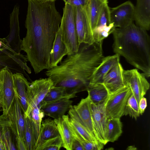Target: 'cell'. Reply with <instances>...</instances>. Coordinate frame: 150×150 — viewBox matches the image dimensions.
<instances>
[{
  "label": "cell",
  "instance_id": "obj_23",
  "mask_svg": "<svg viewBox=\"0 0 150 150\" xmlns=\"http://www.w3.org/2000/svg\"><path fill=\"white\" fill-rule=\"evenodd\" d=\"M59 135L54 120L48 118L42 121L40 133L36 142L35 150L38 145L44 141Z\"/></svg>",
  "mask_w": 150,
  "mask_h": 150
},
{
  "label": "cell",
  "instance_id": "obj_13",
  "mask_svg": "<svg viewBox=\"0 0 150 150\" xmlns=\"http://www.w3.org/2000/svg\"><path fill=\"white\" fill-rule=\"evenodd\" d=\"M14 89V98L7 115L11 122L10 129L15 136V139H22L24 140L25 117L19 103L15 86Z\"/></svg>",
  "mask_w": 150,
  "mask_h": 150
},
{
  "label": "cell",
  "instance_id": "obj_39",
  "mask_svg": "<svg viewBox=\"0 0 150 150\" xmlns=\"http://www.w3.org/2000/svg\"><path fill=\"white\" fill-rule=\"evenodd\" d=\"M38 1H40V2H47L48 1H50V0H36Z\"/></svg>",
  "mask_w": 150,
  "mask_h": 150
},
{
  "label": "cell",
  "instance_id": "obj_29",
  "mask_svg": "<svg viewBox=\"0 0 150 150\" xmlns=\"http://www.w3.org/2000/svg\"><path fill=\"white\" fill-rule=\"evenodd\" d=\"M140 115L139 103L134 95L132 93L127 99L122 116L128 115L136 120Z\"/></svg>",
  "mask_w": 150,
  "mask_h": 150
},
{
  "label": "cell",
  "instance_id": "obj_33",
  "mask_svg": "<svg viewBox=\"0 0 150 150\" xmlns=\"http://www.w3.org/2000/svg\"><path fill=\"white\" fill-rule=\"evenodd\" d=\"M10 128L5 130L3 132L1 139L5 150H16V146L12 138Z\"/></svg>",
  "mask_w": 150,
  "mask_h": 150
},
{
  "label": "cell",
  "instance_id": "obj_30",
  "mask_svg": "<svg viewBox=\"0 0 150 150\" xmlns=\"http://www.w3.org/2000/svg\"><path fill=\"white\" fill-rule=\"evenodd\" d=\"M25 121L24 140L27 150H35V142L29 118L25 117Z\"/></svg>",
  "mask_w": 150,
  "mask_h": 150
},
{
  "label": "cell",
  "instance_id": "obj_1",
  "mask_svg": "<svg viewBox=\"0 0 150 150\" xmlns=\"http://www.w3.org/2000/svg\"><path fill=\"white\" fill-rule=\"evenodd\" d=\"M62 19L55 1L28 0L26 33L21 47L36 74L50 69V53Z\"/></svg>",
  "mask_w": 150,
  "mask_h": 150
},
{
  "label": "cell",
  "instance_id": "obj_6",
  "mask_svg": "<svg viewBox=\"0 0 150 150\" xmlns=\"http://www.w3.org/2000/svg\"><path fill=\"white\" fill-rule=\"evenodd\" d=\"M91 102L88 95L86 98L82 99L77 105H71L68 113L70 118L85 128L93 137L99 141L92 120Z\"/></svg>",
  "mask_w": 150,
  "mask_h": 150
},
{
  "label": "cell",
  "instance_id": "obj_37",
  "mask_svg": "<svg viewBox=\"0 0 150 150\" xmlns=\"http://www.w3.org/2000/svg\"><path fill=\"white\" fill-rule=\"evenodd\" d=\"M72 150H84L81 144L74 138L72 142Z\"/></svg>",
  "mask_w": 150,
  "mask_h": 150
},
{
  "label": "cell",
  "instance_id": "obj_26",
  "mask_svg": "<svg viewBox=\"0 0 150 150\" xmlns=\"http://www.w3.org/2000/svg\"><path fill=\"white\" fill-rule=\"evenodd\" d=\"M76 97V94L68 93L63 87L53 86L47 93L40 103L41 105L64 99H70Z\"/></svg>",
  "mask_w": 150,
  "mask_h": 150
},
{
  "label": "cell",
  "instance_id": "obj_20",
  "mask_svg": "<svg viewBox=\"0 0 150 150\" xmlns=\"http://www.w3.org/2000/svg\"><path fill=\"white\" fill-rule=\"evenodd\" d=\"M73 101L70 99H63L42 105L41 104V109L45 115L56 119L64 115L69 109Z\"/></svg>",
  "mask_w": 150,
  "mask_h": 150
},
{
  "label": "cell",
  "instance_id": "obj_34",
  "mask_svg": "<svg viewBox=\"0 0 150 150\" xmlns=\"http://www.w3.org/2000/svg\"><path fill=\"white\" fill-rule=\"evenodd\" d=\"M11 123L7 115L2 114L0 116V138L3 131L8 128H10Z\"/></svg>",
  "mask_w": 150,
  "mask_h": 150
},
{
  "label": "cell",
  "instance_id": "obj_35",
  "mask_svg": "<svg viewBox=\"0 0 150 150\" xmlns=\"http://www.w3.org/2000/svg\"><path fill=\"white\" fill-rule=\"evenodd\" d=\"M65 3H67L75 7L79 6H85L88 0H63Z\"/></svg>",
  "mask_w": 150,
  "mask_h": 150
},
{
  "label": "cell",
  "instance_id": "obj_4",
  "mask_svg": "<svg viewBox=\"0 0 150 150\" xmlns=\"http://www.w3.org/2000/svg\"><path fill=\"white\" fill-rule=\"evenodd\" d=\"M65 4L60 27L68 55L77 52L80 45L78 42L76 27V7L67 3Z\"/></svg>",
  "mask_w": 150,
  "mask_h": 150
},
{
  "label": "cell",
  "instance_id": "obj_2",
  "mask_svg": "<svg viewBox=\"0 0 150 150\" xmlns=\"http://www.w3.org/2000/svg\"><path fill=\"white\" fill-rule=\"evenodd\" d=\"M103 41L81 43L76 52L68 55L59 65L48 69L54 86L64 88L70 93L87 91L92 76L102 61Z\"/></svg>",
  "mask_w": 150,
  "mask_h": 150
},
{
  "label": "cell",
  "instance_id": "obj_8",
  "mask_svg": "<svg viewBox=\"0 0 150 150\" xmlns=\"http://www.w3.org/2000/svg\"><path fill=\"white\" fill-rule=\"evenodd\" d=\"M13 74L7 67L0 71V104L3 114L7 115L15 96Z\"/></svg>",
  "mask_w": 150,
  "mask_h": 150
},
{
  "label": "cell",
  "instance_id": "obj_15",
  "mask_svg": "<svg viewBox=\"0 0 150 150\" xmlns=\"http://www.w3.org/2000/svg\"><path fill=\"white\" fill-rule=\"evenodd\" d=\"M105 103L96 105L91 102L92 118L94 128L98 135L99 141L104 145L108 143L106 135L108 118L105 111Z\"/></svg>",
  "mask_w": 150,
  "mask_h": 150
},
{
  "label": "cell",
  "instance_id": "obj_17",
  "mask_svg": "<svg viewBox=\"0 0 150 150\" xmlns=\"http://www.w3.org/2000/svg\"><path fill=\"white\" fill-rule=\"evenodd\" d=\"M118 54L104 57L102 61L94 71L90 83H103L104 78L110 70L120 62Z\"/></svg>",
  "mask_w": 150,
  "mask_h": 150
},
{
  "label": "cell",
  "instance_id": "obj_9",
  "mask_svg": "<svg viewBox=\"0 0 150 150\" xmlns=\"http://www.w3.org/2000/svg\"><path fill=\"white\" fill-rule=\"evenodd\" d=\"M131 94L130 88L125 86L109 95L104 105L105 112L108 118H120L122 116L125 107Z\"/></svg>",
  "mask_w": 150,
  "mask_h": 150
},
{
  "label": "cell",
  "instance_id": "obj_38",
  "mask_svg": "<svg viewBox=\"0 0 150 150\" xmlns=\"http://www.w3.org/2000/svg\"><path fill=\"white\" fill-rule=\"evenodd\" d=\"M0 150H5L4 145L1 138H0Z\"/></svg>",
  "mask_w": 150,
  "mask_h": 150
},
{
  "label": "cell",
  "instance_id": "obj_32",
  "mask_svg": "<svg viewBox=\"0 0 150 150\" xmlns=\"http://www.w3.org/2000/svg\"><path fill=\"white\" fill-rule=\"evenodd\" d=\"M68 121L69 123L85 140L92 142L99 141L93 137L85 128L74 120L69 117Z\"/></svg>",
  "mask_w": 150,
  "mask_h": 150
},
{
  "label": "cell",
  "instance_id": "obj_40",
  "mask_svg": "<svg viewBox=\"0 0 150 150\" xmlns=\"http://www.w3.org/2000/svg\"><path fill=\"white\" fill-rule=\"evenodd\" d=\"M56 0H50V1H55Z\"/></svg>",
  "mask_w": 150,
  "mask_h": 150
},
{
  "label": "cell",
  "instance_id": "obj_19",
  "mask_svg": "<svg viewBox=\"0 0 150 150\" xmlns=\"http://www.w3.org/2000/svg\"><path fill=\"white\" fill-rule=\"evenodd\" d=\"M67 55V50L62 39V31L60 26L56 33L50 53V69L57 66L62 62L63 57Z\"/></svg>",
  "mask_w": 150,
  "mask_h": 150
},
{
  "label": "cell",
  "instance_id": "obj_22",
  "mask_svg": "<svg viewBox=\"0 0 150 150\" xmlns=\"http://www.w3.org/2000/svg\"><path fill=\"white\" fill-rule=\"evenodd\" d=\"M68 115H64L61 117L54 119L59 135L62 139L63 146L67 150H72V146L73 138L69 127Z\"/></svg>",
  "mask_w": 150,
  "mask_h": 150
},
{
  "label": "cell",
  "instance_id": "obj_28",
  "mask_svg": "<svg viewBox=\"0 0 150 150\" xmlns=\"http://www.w3.org/2000/svg\"><path fill=\"white\" fill-rule=\"evenodd\" d=\"M39 104L33 109L29 116L35 143L39 135L41 122L45 115Z\"/></svg>",
  "mask_w": 150,
  "mask_h": 150
},
{
  "label": "cell",
  "instance_id": "obj_36",
  "mask_svg": "<svg viewBox=\"0 0 150 150\" xmlns=\"http://www.w3.org/2000/svg\"><path fill=\"white\" fill-rule=\"evenodd\" d=\"M147 100L145 98L143 97L139 100V107L140 115H142L145 111L147 106Z\"/></svg>",
  "mask_w": 150,
  "mask_h": 150
},
{
  "label": "cell",
  "instance_id": "obj_11",
  "mask_svg": "<svg viewBox=\"0 0 150 150\" xmlns=\"http://www.w3.org/2000/svg\"><path fill=\"white\" fill-rule=\"evenodd\" d=\"M75 15L76 27L79 44H93L95 41L85 6L76 7Z\"/></svg>",
  "mask_w": 150,
  "mask_h": 150
},
{
  "label": "cell",
  "instance_id": "obj_27",
  "mask_svg": "<svg viewBox=\"0 0 150 150\" xmlns=\"http://www.w3.org/2000/svg\"><path fill=\"white\" fill-rule=\"evenodd\" d=\"M120 118H108L106 128V140L108 142L117 140L122 133V124Z\"/></svg>",
  "mask_w": 150,
  "mask_h": 150
},
{
  "label": "cell",
  "instance_id": "obj_21",
  "mask_svg": "<svg viewBox=\"0 0 150 150\" xmlns=\"http://www.w3.org/2000/svg\"><path fill=\"white\" fill-rule=\"evenodd\" d=\"M13 76L19 103L24 115L27 108V88L30 82L22 73L17 72L14 73Z\"/></svg>",
  "mask_w": 150,
  "mask_h": 150
},
{
  "label": "cell",
  "instance_id": "obj_5",
  "mask_svg": "<svg viewBox=\"0 0 150 150\" xmlns=\"http://www.w3.org/2000/svg\"><path fill=\"white\" fill-rule=\"evenodd\" d=\"M53 86V81L48 77L40 78L30 83L27 88V108L24 115L25 117L29 116L32 110L40 103Z\"/></svg>",
  "mask_w": 150,
  "mask_h": 150
},
{
  "label": "cell",
  "instance_id": "obj_12",
  "mask_svg": "<svg viewBox=\"0 0 150 150\" xmlns=\"http://www.w3.org/2000/svg\"><path fill=\"white\" fill-rule=\"evenodd\" d=\"M134 6L129 1L110 8V21L115 28H125L132 23L134 21Z\"/></svg>",
  "mask_w": 150,
  "mask_h": 150
},
{
  "label": "cell",
  "instance_id": "obj_3",
  "mask_svg": "<svg viewBox=\"0 0 150 150\" xmlns=\"http://www.w3.org/2000/svg\"><path fill=\"white\" fill-rule=\"evenodd\" d=\"M112 33L115 53L149 77L150 40L146 30L132 23L125 28H115Z\"/></svg>",
  "mask_w": 150,
  "mask_h": 150
},
{
  "label": "cell",
  "instance_id": "obj_31",
  "mask_svg": "<svg viewBox=\"0 0 150 150\" xmlns=\"http://www.w3.org/2000/svg\"><path fill=\"white\" fill-rule=\"evenodd\" d=\"M63 146L60 136L49 139L42 142L35 150H59Z\"/></svg>",
  "mask_w": 150,
  "mask_h": 150
},
{
  "label": "cell",
  "instance_id": "obj_16",
  "mask_svg": "<svg viewBox=\"0 0 150 150\" xmlns=\"http://www.w3.org/2000/svg\"><path fill=\"white\" fill-rule=\"evenodd\" d=\"M124 69L120 62L114 67L104 78L103 83L109 95L112 94L124 86Z\"/></svg>",
  "mask_w": 150,
  "mask_h": 150
},
{
  "label": "cell",
  "instance_id": "obj_25",
  "mask_svg": "<svg viewBox=\"0 0 150 150\" xmlns=\"http://www.w3.org/2000/svg\"><path fill=\"white\" fill-rule=\"evenodd\" d=\"M87 91L91 102L96 105L105 103L109 96L103 83H89Z\"/></svg>",
  "mask_w": 150,
  "mask_h": 150
},
{
  "label": "cell",
  "instance_id": "obj_18",
  "mask_svg": "<svg viewBox=\"0 0 150 150\" xmlns=\"http://www.w3.org/2000/svg\"><path fill=\"white\" fill-rule=\"evenodd\" d=\"M134 21L146 30L150 28V0H137L134 6Z\"/></svg>",
  "mask_w": 150,
  "mask_h": 150
},
{
  "label": "cell",
  "instance_id": "obj_14",
  "mask_svg": "<svg viewBox=\"0 0 150 150\" xmlns=\"http://www.w3.org/2000/svg\"><path fill=\"white\" fill-rule=\"evenodd\" d=\"M19 7L15 5L12 12L10 15L9 33L6 39V45L17 54H20L22 40L20 37V27L19 20Z\"/></svg>",
  "mask_w": 150,
  "mask_h": 150
},
{
  "label": "cell",
  "instance_id": "obj_41",
  "mask_svg": "<svg viewBox=\"0 0 150 150\" xmlns=\"http://www.w3.org/2000/svg\"><path fill=\"white\" fill-rule=\"evenodd\" d=\"M1 108V105H0V108Z\"/></svg>",
  "mask_w": 150,
  "mask_h": 150
},
{
  "label": "cell",
  "instance_id": "obj_24",
  "mask_svg": "<svg viewBox=\"0 0 150 150\" xmlns=\"http://www.w3.org/2000/svg\"><path fill=\"white\" fill-rule=\"evenodd\" d=\"M108 0H88L85 9L92 32L96 27L104 4Z\"/></svg>",
  "mask_w": 150,
  "mask_h": 150
},
{
  "label": "cell",
  "instance_id": "obj_7",
  "mask_svg": "<svg viewBox=\"0 0 150 150\" xmlns=\"http://www.w3.org/2000/svg\"><path fill=\"white\" fill-rule=\"evenodd\" d=\"M26 56L17 54L6 44L0 49V71L8 67L13 74L21 73L29 77L26 73H31V69L27 65Z\"/></svg>",
  "mask_w": 150,
  "mask_h": 150
},
{
  "label": "cell",
  "instance_id": "obj_10",
  "mask_svg": "<svg viewBox=\"0 0 150 150\" xmlns=\"http://www.w3.org/2000/svg\"><path fill=\"white\" fill-rule=\"evenodd\" d=\"M123 76L125 86L130 88L132 93L139 103L149 88L150 84L146 76L136 69L124 70Z\"/></svg>",
  "mask_w": 150,
  "mask_h": 150
}]
</instances>
